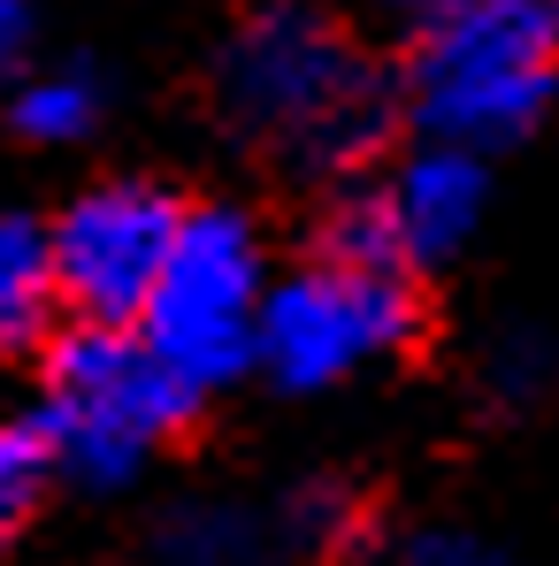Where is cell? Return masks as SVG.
<instances>
[{"mask_svg": "<svg viewBox=\"0 0 559 566\" xmlns=\"http://www.w3.org/2000/svg\"><path fill=\"white\" fill-rule=\"evenodd\" d=\"M277 521L246 497H177L154 521V566H277Z\"/></svg>", "mask_w": 559, "mask_h": 566, "instance_id": "cell-8", "label": "cell"}, {"mask_svg": "<svg viewBox=\"0 0 559 566\" xmlns=\"http://www.w3.org/2000/svg\"><path fill=\"white\" fill-rule=\"evenodd\" d=\"M185 382L169 376L138 329H93L70 322L46 345V398H39V429L54 444L62 482H77L85 497H115L154 468V452L191 421Z\"/></svg>", "mask_w": 559, "mask_h": 566, "instance_id": "cell-3", "label": "cell"}, {"mask_svg": "<svg viewBox=\"0 0 559 566\" xmlns=\"http://www.w3.org/2000/svg\"><path fill=\"white\" fill-rule=\"evenodd\" d=\"M269 521H277L283 559H307V566H345L375 544V505H369V490L345 482V474L291 482L277 505H269Z\"/></svg>", "mask_w": 559, "mask_h": 566, "instance_id": "cell-10", "label": "cell"}, {"mask_svg": "<svg viewBox=\"0 0 559 566\" xmlns=\"http://www.w3.org/2000/svg\"><path fill=\"white\" fill-rule=\"evenodd\" d=\"M559 390V337L537 322H498L483 345H475V398L506 421L537 413Z\"/></svg>", "mask_w": 559, "mask_h": 566, "instance_id": "cell-12", "label": "cell"}, {"mask_svg": "<svg viewBox=\"0 0 559 566\" xmlns=\"http://www.w3.org/2000/svg\"><path fill=\"white\" fill-rule=\"evenodd\" d=\"M215 115L283 177L353 185L398 130L406 93L330 0H253L215 46Z\"/></svg>", "mask_w": 559, "mask_h": 566, "instance_id": "cell-1", "label": "cell"}, {"mask_svg": "<svg viewBox=\"0 0 559 566\" xmlns=\"http://www.w3.org/2000/svg\"><path fill=\"white\" fill-rule=\"evenodd\" d=\"M422 329L414 276H375V269H330L307 261L299 276L269 283L261 306V376L283 398H322L361 368L406 353Z\"/></svg>", "mask_w": 559, "mask_h": 566, "instance_id": "cell-5", "label": "cell"}, {"mask_svg": "<svg viewBox=\"0 0 559 566\" xmlns=\"http://www.w3.org/2000/svg\"><path fill=\"white\" fill-rule=\"evenodd\" d=\"M314 261H330V269H375V276H414L383 185H361L353 177V185L330 191V207L314 222Z\"/></svg>", "mask_w": 559, "mask_h": 566, "instance_id": "cell-13", "label": "cell"}, {"mask_svg": "<svg viewBox=\"0 0 559 566\" xmlns=\"http://www.w3.org/2000/svg\"><path fill=\"white\" fill-rule=\"evenodd\" d=\"M261 306H269L261 222L230 199H199L185 207L177 253L162 269L154 306L138 314V337L191 398H215L261 368Z\"/></svg>", "mask_w": 559, "mask_h": 566, "instance_id": "cell-4", "label": "cell"}, {"mask_svg": "<svg viewBox=\"0 0 559 566\" xmlns=\"http://www.w3.org/2000/svg\"><path fill=\"white\" fill-rule=\"evenodd\" d=\"M185 230V199L138 177L77 191L46 238H54V276H62V314L93 322V329H138V314L154 306L162 269L177 253Z\"/></svg>", "mask_w": 559, "mask_h": 566, "instance_id": "cell-6", "label": "cell"}, {"mask_svg": "<svg viewBox=\"0 0 559 566\" xmlns=\"http://www.w3.org/2000/svg\"><path fill=\"white\" fill-rule=\"evenodd\" d=\"M391 8H406V15H429V8H445V0H391Z\"/></svg>", "mask_w": 559, "mask_h": 566, "instance_id": "cell-17", "label": "cell"}, {"mask_svg": "<svg viewBox=\"0 0 559 566\" xmlns=\"http://www.w3.org/2000/svg\"><path fill=\"white\" fill-rule=\"evenodd\" d=\"M23 54H31V0H0V93L15 85Z\"/></svg>", "mask_w": 559, "mask_h": 566, "instance_id": "cell-16", "label": "cell"}, {"mask_svg": "<svg viewBox=\"0 0 559 566\" xmlns=\"http://www.w3.org/2000/svg\"><path fill=\"white\" fill-rule=\"evenodd\" d=\"M54 482H62V468H54V444H46L39 413L31 421L0 413V544L39 521V505H46Z\"/></svg>", "mask_w": 559, "mask_h": 566, "instance_id": "cell-14", "label": "cell"}, {"mask_svg": "<svg viewBox=\"0 0 559 566\" xmlns=\"http://www.w3.org/2000/svg\"><path fill=\"white\" fill-rule=\"evenodd\" d=\"M383 199H391V222H398V245H406V269H445L460 261L490 214V154H467V146H437L422 138L391 177H383Z\"/></svg>", "mask_w": 559, "mask_h": 566, "instance_id": "cell-7", "label": "cell"}, {"mask_svg": "<svg viewBox=\"0 0 559 566\" xmlns=\"http://www.w3.org/2000/svg\"><path fill=\"white\" fill-rule=\"evenodd\" d=\"M62 337V276L39 214H0V360L46 353Z\"/></svg>", "mask_w": 559, "mask_h": 566, "instance_id": "cell-9", "label": "cell"}, {"mask_svg": "<svg viewBox=\"0 0 559 566\" xmlns=\"http://www.w3.org/2000/svg\"><path fill=\"white\" fill-rule=\"evenodd\" d=\"M398 93L437 146H521L559 99V0H445L414 15Z\"/></svg>", "mask_w": 559, "mask_h": 566, "instance_id": "cell-2", "label": "cell"}, {"mask_svg": "<svg viewBox=\"0 0 559 566\" xmlns=\"http://www.w3.org/2000/svg\"><path fill=\"white\" fill-rule=\"evenodd\" d=\"M107 115V85L93 62H46L8 85V123L31 146H85Z\"/></svg>", "mask_w": 559, "mask_h": 566, "instance_id": "cell-11", "label": "cell"}, {"mask_svg": "<svg viewBox=\"0 0 559 566\" xmlns=\"http://www.w3.org/2000/svg\"><path fill=\"white\" fill-rule=\"evenodd\" d=\"M398 566H521L506 544H490L483 528H422L398 544Z\"/></svg>", "mask_w": 559, "mask_h": 566, "instance_id": "cell-15", "label": "cell"}]
</instances>
